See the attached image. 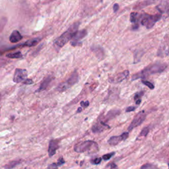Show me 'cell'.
<instances>
[{
  "mask_svg": "<svg viewBox=\"0 0 169 169\" xmlns=\"http://www.w3.org/2000/svg\"><path fill=\"white\" fill-rule=\"evenodd\" d=\"M167 67V65L165 63H160V62L151 64L146 67L143 70H141V72L133 75L132 77V81L138 79H144L151 75L161 73L166 69Z\"/></svg>",
  "mask_w": 169,
  "mask_h": 169,
  "instance_id": "cell-1",
  "label": "cell"
},
{
  "mask_svg": "<svg viewBox=\"0 0 169 169\" xmlns=\"http://www.w3.org/2000/svg\"><path fill=\"white\" fill-rule=\"evenodd\" d=\"M79 26V23L73 24L67 30L65 33L62 34L60 37L57 38L54 41V45L59 49L61 48L68 43L69 41H72L75 33L77 32Z\"/></svg>",
  "mask_w": 169,
  "mask_h": 169,
  "instance_id": "cell-2",
  "label": "cell"
},
{
  "mask_svg": "<svg viewBox=\"0 0 169 169\" xmlns=\"http://www.w3.org/2000/svg\"><path fill=\"white\" fill-rule=\"evenodd\" d=\"M74 151L78 153H88L94 154L99 151L97 143L92 140H87L81 143H78L74 146Z\"/></svg>",
  "mask_w": 169,
  "mask_h": 169,
  "instance_id": "cell-3",
  "label": "cell"
},
{
  "mask_svg": "<svg viewBox=\"0 0 169 169\" xmlns=\"http://www.w3.org/2000/svg\"><path fill=\"white\" fill-rule=\"evenodd\" d=\"M79 81V74L77 72V71H75L72 74L70 75V77L68 78L66 81L61 83L60 84V85L57 87V90L60 92H63L68 89L70 87L73 86L74 84L78 83Z\"/></svg>",
  "mask_w": 169,
  "mask_h": 169,
  "instance_id": "cell-4",
  "label": "cell"
},
{
  "mask_svg": "<svg viewBox=\"0 0 169 169\" xmlns=\"http://www.w3.org/2000/svg\"><path fill=\"white\" fill-rule=\"evenodd\" d=\"M161 19V15L157 14L154 15H150L145 14L141 16V24L146 26L147 29H151L155 25V24Z\"/></svg>",
  "mask_w": 169,
  "mask_h": 169,
  "instance_id": "cell-5",
  "label": "cell"
},
{
  "mask_svg": "<svg viewBox=\"0 0 169 169\" xmlns=\"http://www.w3.org/2000/svg\"><path fill=\"white\" fill-rule=\"evenodd\" d=\"M146 116L147 114L145 112V110H142L139 113H137V114H136V116L132 120L130 125L129 126L128 131L130 132L134 128H136V127L140 126L141 124L145 121V120L146 118Z\"/></svg>",
  "mask_w": 169,
  "mask_h": 169,
  "instance_id": "cell-6",
  "label": "cell"
},
{
  "mask_svg": "<svg viewBox=\"0 0 169 169\" xmlns=\"http://www.w3.org/2000/svg\"><path fill=\"white\" fill-rule=\"evenodd\" d=\"M129 75H130V72L128 70H124L122 72L115 74L110 77L108 78V81L112 84H117L126 79L129 77Z\"/></svg>",
  "mask_w": 169,
  "mask_h": 169,
  "instance_id": "cell-7",
  "label": "cell"
},
{
  "mask_svg": "<svg viewBox=\"0 0 169 169\" xmlns=\"http://www.w3.org/2000/svg\"><path fill=\"white\" fill-rule=\"evenodd\" d=\"M87 31L84 29L77 31V32L75 33V36L73 37L72 41H71V45L74 47L81 46L82 44L81 42V41L87 36Z\"/></svg>",
  "mask_w": 169,
  "mask_h": 169,
  "instance_id": "cell-8",
  "label": "cell"
},
{
  "mask_svg": "<svg viewBox=\"0 0 169 169\" xmlns=\"http://www.w3.org/2000/svg\"><path fill=\"white\" fill-rule=\"evenodd\" d=\"M28 72L24 69L17 68L15 71L14 76H13V81L16 83H23L27 79Z\"/></svg>",
  "mask_w": 169,
  "mask_h": 169,
  "instance_id": "cell-9",
  "label": "cell"
},
{
  "mask_svg": "<svg viewBox=\"0 0 169 169\" xmlns=\"http://www.w3.org/2000/svg\"><path fill=\"white\" fill-rule=\"evenodd\" d=\"M110 128V127L106 124V122L103 121L101 118L99 117L96 122L92 126L91 130L93 133H100L104 130H108Z\"/></svg>",
  "mask_w": 169,
  "mask_h": 169,
  "instance_id": "cell-10",
  "label": "cell"
},
{
  "mask_svg": "<svg viewBox=\"0 0 169 169\" xmlns=\"http://www.w3.org/2000/svg\"><path fill=\"white\" fill-rule=\"evenodd\" d=\"M129 137V132H124L122 134L118 136H112L110 137L108 140V143L110 145L115 146L120 143V142L126 141Z\"/></svg>",
  "mask_w": 169,
  "mask_h": 169,
  "instance_id": "cell-11",
  "label": "cell"
},
{
  "mask_svg": "<svg viewBox=\"0 0 169 169\" xmlns=\"http://www.w3.org/2000/svg\"><path fill=\"white\" fill-rule=\"evenodd\" d=\"M59 141L57 140H52L50 141L49 143V147H48V154L49 157H51L56 153L57 150L59 149Z\"/></svg>",
  "mask_w": 169,
  "mask_h": 169,
  "instance_id": "cell-12",
  "label": "cell"
},
{
  "mask_svg": "<svg viewBox=\"0 0 169 169\" xmlns=\"http://www.w3.org/2000/svg\"><path fill=\"white\" fill-rule=\"evenodd\" d=\"M41 41V38H32V39H29L27 41L25 42L23 44H19V45L13 46L12 48H10V50L11 49L17 48L19 47H25V46L33 47V46L37 45V44Z\"/></svg>",
  "mask_w": 169,
  "mask_h": 169,
  "instance_id": "cell-13",
  "label": "cell"
},
{
  "mask_svg": "<svg viewBox=\"0 0 169 169\" xmlns=\"http://www.w3.org/2000/svg\"><path fill=\"white\" fill-rule=\"evenodd\" d=\"M120 114V110L112 109V110H110L108 111V112L106 114L105 117L103 119L102 117H100V118L103 121H104L105 122H107L109 120H112V119L114 118L116 116H117L119 115Z\"/></svg>",
  "mask_w": 169,
  "mask_h": 169,
  "instance_id": "cell-14",
  "label": "cell"
},
{
  "mask_svg": "<svg viewBox=\"0 0 169 169\" xmlns=\"http://www.w3.org/2000/svg\"><path fill=\"white\" fill-rule=\"evenodd\" d=\"M52 80H53V77L51 76V75H48L47 77H46L44 79L43 81L41 83V85H40V87L38 88V90H37L36 92H39L46 90L49 84H50V83L52 82Z\"/></svg>",
  "mask_w": 169,
  "mask_h": 169,
  "instance_id": "cell-15",
  "label": "cell"
},
{
  "mask_svg": "<svg viewBox=\"0 0 169 169\" xmlns=\"http://www.w3.org/2000/svg\"><path fill=\"white\" fill-rule=\"evenodd\" d=\"M91 50L92 52L94 53L95 56L98 57L99 59H103L105 54H104V50L103 48V47H101L100 46H93L91 47Z\"/></svg>",
  "mask_w": 169,
  "mask_h": 169,
  "instance_id": "cell-16",
  "label": "cell"
},
{
  "mask_svg": "<svg viewBox=\"0 0 169 169\" xmlns=\"http://www.w3.org/2000/svg\"><path fill=\"white\" fill-rule=\"evenodd\" d=\"M23 39V36L20 34L18 30H13L10 37V41L12 43H17Z\"/></svg>",
  "mask_w": 169,
  "mask_h": 169,
  "instance_id": "cell-17",
  "label": "cell"
},
{
  "mask_svg": "<svg viewBox=\"0 0 169 169\" xmlns=\"http://www.w3.org/2000/svg\"><path fill=\"white\" fill-rule=\"evenodd\" d=\"M157 9L161 13L167 11V10H169V0H163L157 7Z\"/></svg>",
  "mask_w": 169,
  "mask_h": 169,
  "instance_id": "cell-18",
  "label": "cell"
},
{
  "mask_svg": "<svg viewBox=\"0 0 169 169\" xmlns=\"http://www.w3.org/2000/svg\"><path fill=\"white\" fill-rule=\"evenodd\" d=\"M6 57L11 59H19L23 57V54L21 52H16L14 53H10L6 55Z\"/></svg>",
  "mask_w": 169,
  "mask_h": 169,
  "instance_id": "cell-19",
  "label": "cell"
},
{
  "mask_svg": "<svg viewBox=\"0 0 169 169\" xmlns=\"http://www.w3.org/2000/svg\"><path fill=\"white\" fill-rule=\"evenodd\" d=\"M144 95V91H140L136 92L134 95V100L137 105H140L141 103V97Z\"/></svg>",
  "mask_w": 169,
  "mask_h": 169,
  "instance_id": "cell-20",
  "label": "cell"
},
{
  "mask_svg": "<svg viewBox=\"0 0 169 169\" xmlns=\"http://www.w3.org/2000/svg\"><path fill=\"white\" fill-rule=\"evenodd\" d=\"M22 160H15V161H11L10 163H9L8 164H7L4 167V168H15L16 166L19 165V164H20L21 163H22Z\"/></svg>",
  "mask_w": 169,
  "mask_h": 169,
  "instance_id": "cell-21",
  "label": "cell"
},
{
  "mask_svg": "<svg viewBox=\"0 0 169 169\" xmlns=\"http://www.w3.org/2000/svg\"><path fill=\"white\" fill-rule=\"evenodd\" d=\"M65 163V160L63 157H60L58 160V161H57V163H52L50 165H49L48 167V168H57L58 167H60L61 166L62 164H64Z\"/></svg>",
  "mask_w": 169,
  "mask_h": 169,
  "instance_id": "cell-22",
  "label": "cell"
},
{
  "mask_svg": "<svg viewBox=\"0 0 169 169\" xmlns=\"http://www.w3.org/2000/svg\"><path fill=\"white\" fill-rule=\"evenodd\" d=\"M149 130H150V128H149V126H146V127H145V128L143 129V130H141V132H140L139 136L137 137H138V138H137V139H139L140 137H146L147 136L148 133H149Z\"/></svg>",
  "mask_w": 169,
  "mask_h": 169,
  "instance_id": "cell-23",
  "label": "cell"
},
{
  "mask_svg": "<svg viewBox=\"0 0 169 169\" xmlns=\"http://www.w3.org/2000/svg\"><path fill=\"white\" fill-rule=\"evenodd\" d=\"M141 82L143 83L145 86L148 87L150 88V89H154V88H155L154 84H153L152 83H151L150 81H146V80H144V79H142V80H141Z\"/></svg>",
  "mask_w": 169,
  "mask_h": 169,
  "instance_id": "cell-24",
  "label": "cell"
},
{
  "mask_svg": "<svg viewBox=\"0 0 169 169\" xmlns=\"http://www.w3.org/2000/svg\"><path fill=\"white\" fill-rule=\"evenodd\" d=\"M114 155H115V152H112V153L104 155L102 157V158H103V159L104 160V161H108V160L111 159V157H112Z\"/></svg>",
  "mask_w": 169,
  "mask_h": 169,
  "instance_id": "cell-25",
  "label": "cell"
},
{
  "mask_svg": "<svg viewBox=\"0 0 169 169\" xmlns=\"http://www.w3.org/2000/svg\"><path fill=\"white\" fill-rule=\"evenodd\" d=\"M157 168L156 166L153 165V164H149V163H147V164H145L144 165L141 166V168H145V169H147V168Z\"/></svg>",
  "mask_w": 169,
  "mask_h": 169,
  "instance_id": "cell-26",
  "label": "cell"
},
{
  "mask_svg": "<svg viewBox=\"0 0 169 169\" xmlns=\"http://www.w3.org/2000/svg\"><path fill=\"white\" fill-rule=\"evenodd\" d=\"M102 159H103V158H101V157L93 159L91 161V163L92 164H99L102 161Z\"/></svg>",
  "mask_w": 169,
  "mask_h": 169,
  "instance_id": "cell-27",
  "label": "cell"
},
{
  "mask_svg": "<svg viewBox=\"0 0 169 169\" xmlns=\"http://www.w3.org/2000/svg\"><path fill=\"white\" fill-rule=\"evenodd\" d=\"M158 1V0H146V1H145L143 3L144 6H149L151 5V4L152 3H154L155 2Z\"/></svg>",
  "mask_w": 169,
  "mask_h": 169,
  "instance_id": "cell-28",
  "label": "cell"
},
{
  "mask_svg": "<svg viewBox=\"0 0 169 169\" xmlns=\"http://www.w3.org/2000/svg\"><path fill=\"white\" fill-rule=\"evenodd\" d=\"M80 104H81V106L83 108H87L88 107V106H89V102L88 100L87 101H81V103H80Z\"/></svg>",
  "mask_w": 169,
  "mask_h": 169,
  "instance_id": "cell-29",
  "label": "cell"
},
{
  "mask_svg": "<svg viewBox=\"0 0 169 169\" xmlns=\"http://www.w3.org/2000/svg\"><path fill=\"white\" fill-rule=\"evenodd\" d=\"M136 109V106H128V108H126V112H133V111H134Z\"/></svg>",
  "mask_w": 169,
  "mask_h": 169,
  "instance_id": "cell-30",
  "label": "cell"
},
{
  "mask_svg": "<svg viewBox=\"0 0 169 169\" xmlns=\"http://www.w3.org/2000/svg\"><path fill=\"white\" fill-rule=\"evenodd\" d=\"M34 82L31 79H26L25 81L23 82V84H33Z\"/></svg>",
  "mask_w": 169,
  "mask_h": 169,
  "instance_id": "cell-31",
  "label": "cell"
},
{
  "mask_svg": "<svg viewBox=\"0 0 169 169\" xmlns=\"http://www.w3.org/2000/svg\"><path fill=\"white\" fill-rule=\"evenodd\" d=\"M106 168H118V166L116 165V164H114V163H109L107 166L106 167Z\"/></svg>",
  "mask_w": 169,
  "mask_h": 169,
  "instance_id": "cell-32",
  "label": "cell"
},
{
  "mask_svg": "<svg viewBox=\"0 0 169 169\" xmlns=\"http://www.w3.org/2000/svg\"><path fill=\"white\" fill-rule=\"evenodd\" d=\"M119 10V5L118 3H115L113 6V11L114 13L118 11Z\"/></svg>",
  "mask_w": 169,
  "mask_h": 169,
  "instance_id": "cell-33",
  "label": "cell"
},
{
  "mask_svg": "<svg viewBox=\"0 0 169 169\" xmlns=\"http://www.w3.org/2000/svg\"><path fill=\"white\" fill-rule=\"evenodd\" d=\"M82 111V108L80 107V108H78L77 110V113H79V112H81Z\"/></svg>",
  "mask_w": 169,
  "mask_h": 169,
  "instance_id": "cell-34",
  "label": "cell"
},
{
  "mask_svg": "<svg viewBox=\"0 0 169 169\" xmlns=\"http://www.w3.org/2000/svg\"><path fill=\"white\" fill-rule=\"evenodd\" d=\"M168 167H169V163H168Z\"/></svg>",
  "mask_w": 169,
  "mask_h": 169,
  "instance_id": "cell-35",
  "label": "cell"
}]
</instances>
